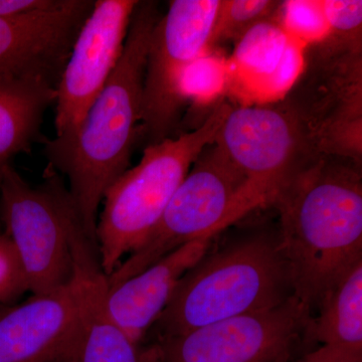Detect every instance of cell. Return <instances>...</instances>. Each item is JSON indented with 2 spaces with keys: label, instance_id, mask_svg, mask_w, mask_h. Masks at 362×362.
<instances>
[{
  "label": "cell",
  "instance_id": "cell-1",
  "mask_svg": "<svg viewBox=\"0 0 362 362\" xmlns=\"http://www.w3.org/2000/svg\"><path fill=\"white\" fill-rule=\"evenodd\" d=\"M161 16L157 2L139 1L121 58L84 119L66 134L42 141L49 166L68 178L78 220L96 245L100 204L129 168L138 142L147 52Z\"/></svg>",
  "mask_w": 362,
  "mask_h": 362
},
{
  "label": "cell",
  "instance_id": "cell-2",
  "mask_svg": "<svg viewBox=\"0 0 362 362\" xmlns=\"http://www.w3.org/2000/svg\"><path fill=\"white\" fill-rule=\"evenodd\" d=\"M316 157L293 173L271 206L293 294L311 316L321 298L362 259V182L357 165Z\"/></svg>",
  "mask_w": 362,
  "mask_h": 362
},
{
  "label": "cell",
  "instance_id": "cell-3",
  "mask_svg": "<svg viewBox=\"0 0 362 362\" xmlns=\"http://www.w3.org/2000/svg\"><path fill=\"white\" fill-rule=\"evenodd\" d=\"M293 296L291 274L278 230H255L209 247L181 278L148 337L153 343L271 310Z\"/></svg>",
  "mask_w": 362,
  "mask_h": 362
},
{
  "label": "cell",
  "instance_id": "cell-4",
  "mask_svg": "<svg viewBox=\"0 0 362 362\" xmlns=\"http://www.w3.org/2000/svg\"><path fill=\"white\" fill-rule=\"evenodd\" d=\"M230 108L221 104L197 129L145 147L139 163L107 189L96 230L98 254L106 277L156 228L192 164L216 140Z\"/></svg>",
  "mask_w": 362,
  "mask_h": 362
},
{
  "label": "cell",
  "instance_id": "cell-5",
  "mask_svg": "<svg viewBox=\"0 0 362 362\" xmlns=\"http://www.w3.org/2000/svg\"><path fill=\"white\" fill-rule=\"evenodd\" d=\"M263 206L246 177L213 143L192 164L156 228L107 277V284L132 277L192 240L220 235Z\"/></svg>",
  "mask_w": 362,
  "mask_h": 362
},
{
  "label": "cell",
  "instance_id": "cell-6",
  "mask_svg": "<svg viewBox=\"0 0 362 362\" xmlns=\"http://www.w3.org/2000/svg\"><path fill=\"white\" fill-rule=\"evenodd\" d=\"M44 180L32 187L11 164L0 175V218L33 295L58 291L75 275L66 214L68 189L51 166Z\"/></svg>",
  "mask_w": 362,
  "mask_h": 362
},
{
  "label": "cell",
  "instance_id": "cell-7",
  "mask_svg": "<svg viewBox=\"0 0 362 362\" xmlns=\"http://www.w3.org/2000/svg\"><path fill=\"white\" fill-rule=\"evenodd\" d=\"M221 0H175L156 23L147 52L138 140L145 147L171 137L185 100L188 66L211 52Z\"/></svg>",
  "mask_w": 362,
  "mask_h": 362
},
{
  "label": "cell",
  "instance_id": "cell-8",
  "mask_svg": "<svg viewBox=\"0 0 362 362\" xmlns=\"http://www.w3.org/2000/svg\"><path fill=\"white\" fill-rule=\"evenodd\" d=\"M310 318L293 296L271 310L209 324L153 344L158 362H293L302 356Z\"/></svg>",
  "mask_w": 362,
  "mask_h": 362
},
{
  "label": "cell",
  "instance_id": "cell-9",
  "mask_svg": "<svg viewBox=\"0 0 362 362\" xmlns=\"http://www.w3.org/2000/svg\"><path fill=\"white\" fill-rule=\"evenodd\" d=\"M214 144L246 177L264 206L288 178L318 156L287 104L245 105L228 111Z\"/></svg>",
  "mask_w": 362,
  "mask_h": 362
},
{
  "label": "cell",
  "instance_id": "cell-10",
  "mask_svg": "<svg viewBox=\"0 0 362 362\" xmlns=\"http://www.w3.org/2000/svg\"><path fill=\"white\" fill-rule=\"evenodd\" d=\"M137 0H96L56 88V137L75 129L99 96L125 45Z\"/></svg>",
  "mask_w": 362,
  "mask_h": 362
},
{
  "label": "cell",
  "instance_id": "cell-11",
  "mask_svg": "<svg viewBox=\"0 0 362 362\" xmlns=\"http://www.w3.org/2000/svg\"><path fill=\"white\" fill-rule=\"evenodd\" d=\"M93 0H58L54 6L0 16V80L25 78L57 88Z\"/></svg>",
  "mask_w": 362,
  "mask_h": 362
},
{
  "label": "cell",
  "instance_id": "cell-12",
  "mask_svg": "<svg viewBox=\"0 0 362 362\" xmlns=\"http://www.w3.org/2000/svg\"><path fill=\"white\" fill-rule=\"evenodd\" d=\"M71 250L80 285L77 320L65 349L52 362H158L156 344L133 341L109 313L108 284L95 245L84 233H75Z\"/></svg>",
  "mask_w": 362,
  "mask_h": 362
},
{
  "label": "cell",
  "instance_id": "cell-13",
  "mask_svg": "<svg viewBox=\"0 0 362 362\" xmlns=\"http://www.w3.org/2000/svg\"><path fill=\"white\" fill-rule=\"evenodd\" d=\"M77 276L58 291L33 295L21 304L0 305V362H52L77 320Z\"/></svg>",
  "mask_w": 362,
  "mask_h": 362
},
{
  "label": "cell",
  "instance_id": "cell-14",
  "mask_svg": "<svg viewBox=\"0 0 362 362\" xmlns=\"http://www.w3.org/2000/svg\"><path fill=\"white\" fill-rule=\"evenodd\" d=\"M273 18L240 37L228 61V87L263 105L284 99L305 64L306 47Z\"/></svg>",
  "mask_w": 362,
  "mask_h": 362
},
{
  "label": "cell",
  "instance_id": "cell-15",
  "mask_svg": "<svg viewBox=\"0 0 362 362\" xmlns=\"http://www.w3.org/2000/svg\"><path fill=\"white\" fill-rule=\"evenodd\" d=\"M218 235L188 243L129 279L108 287L106 305L117 325L140 345L166 308L181 278L213 246Z\"/></svg>",
  "mask_w": 362,
  "mask_h": 362
},
{
  "label": "cell",
  "instance_id": "cell-16",
  "mask_svg": "<svg viewBox=\"0 0 362 362\" xmlns=\"http://www.w3.org/2000/svg\"><path fill=\"white\" fill-rule=\"evenodd\" d=\"M56 101V88L25 78L0 80V175L21 153L44 141L40 133L47 109Z\"/></svg>",
  "mask_w": 362,
  "mask_h": 362
},
{
  "label": "cell",
  "instance_id": "cell-17",
  "mask_svg": "<svg viewBox=\"0 0 362 362\" xmlns=\"http://www.w3.org/2000/svg\"><path fill=\"white\" fill-rule=\"evenodd\" d=\"M305 343L362 352V259L321 298L309 321Z\"/></svg>",
  "mask_w": 362,
  "mask_h": 362
},
{
  "label": "cell",
  "instance_id": "cell-18",
  "mask_svg": "<svg viewBox=\"0 0 362 362\" xmlns=\"http://www.w3.org/2000/svg\"><path fill=\"white\" fill-rule=\"evenodd\" d=\"M273 0H221L211 47L221 42H237L254 26L270 20L280 8Z\"/></svg>",
  "mask_w": 362,
  "mask_h": 362
},
{
  "label": "cell",
  "instance_id": "cell-19",
  "mask_svg": "<svg viewBox=\"0 0 362 362\" xmlns=\"http://www.w3.org/2000/svg\"><path fill=\"white\" fill-rule=\"evenodd\" d=\"M228 88V61L207 52L190 64L183 74L180 93L185 102L213 101Z\"/></svg>",
  "mask_w": 362,
  "mask_h": 362
},
{
  "label": "cell",
  "instance_id": "cell-20",
  "mask_svg": "<svg viewBox=\"0 0 362 362\" xmlns=\"http://www.w3.org/2000/svg\"><path fill=\"white\" fill-rule=\"evenodd\" d=\"M278 13L280 14L279 23L286 32L306 47L321 44L330 35V25L321 1L282 2Z\"/></svg>",
  "mask_w": 362,
  "mask_h": 362
},
{
  "label": "cell",
  "instance_id": "cell-21",
  "mask_svg": "<svg viewBox=\"0 0 362 362\" xmlns=\"http://www.w3.org/2000/svg\"><path fill=\"white\" fill-rule=\"evenodd\" d=\"M28 291L25 269L13 240L0 233V305L14 304Z\"/></svg>",
  "mask_w": 362,
  "mask_h": 362
},
{
  "label": "cell",
  "instance_id": "cell-22",
  "mask_svg": "<svg viewBox=\"0 0 362 362\" xmlns=\"http://www.w3.org/2000/svg\"><path fill=\"white\" fill-rule=\"evenodd\" d=\"M324 14L329 23L330 35L347 40H361V1L322 0Z\"/></svg>",
  "mask_w": 362,
  "mask_h": 362
},
{
  "label": "cell",
  "instance_id": "cell-23",
  "mask_svg": "<svg viewBox=\"0 0 362 362\" xmlns=\"http://www.w3.org/2000/svg\"><path fill=\"white\" fill-rule=\"evenodd\" d=\"M293 362H362V352L324 345L305 352Z\"/></svg>",
  "mask_w": 362,
  "mask_h": 362
},
{
  "label": "cell",
  "instance_id": "cell-24",
  "mask_svg": "<svg viewBox=\"0 0 362 362\" xmlns=\"http://www.w3.org/2000/svg\"><path fill=\"white\" fill-rule=\"evenodd\" d=\"M58 0H0V16H14L49 8Z\"/></svg>",
  "mask_w": 362,
  "mask_h": 362
}]
</instances>
